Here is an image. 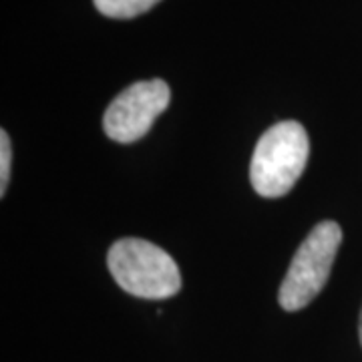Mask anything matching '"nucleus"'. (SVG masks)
<instances>
[{"mask_svg": "<svg viewBox=\"0 0 362 362\" xmlns=\"http://www.w3.org/2000/svg\"><path fill=\"white\" fill-rule=\"evenodd\" d=\"M310 153L308 133L298 121L272 125L259 137L250 163V180L262 197H282L306 168Z\"/></svg>", "mask_w": 362, "mask_h": 362, "instance_id": "obj_1", "label": "nucleus"}, {"mask_svg": "<svg viewBox=\"0 0 362 362\" xmlns=\"http://www.w3.org/2000/svg\"><path fill=\"white\" fill-rule=\"evenodd\" d=\"M107 266L117 284L127 294L145 300H165L181 288L175 259L151 242L125 238L115 242L107 254Z\"/></svg>", "mask_w": 362, "mask_h": 362, "instance_id": "obj_2", "label": "nucleus"}, {"mask_svg": "<svg viewBox=\"0 0 362 362\" xmlns=\"http://www.w3.org/2000/svg\"><path fill=\"white\" fill-rule=\"evenodd\" d=\"M340 242L342 230L337 221H320L312 228L294 254L284 282L280 286L278 302L284 310H302L320 294L330 278Z\"/></svg>", "mask_w": 362, "mask_h": 362, "instance_id": "obj_3", "label": "nucleus"}, {"mask_svg": "<svg viewBox=\"0 0 362 362\" xmlns=\"http://www.w3.org/2000/svg\"><path fill=\"white\" fill-rule=\"evenodd\" d=\"M171 90L161 78L139 81L119 93L103 115V129L117 143H135L147 135L169 107Z\"/></svg>", "mask_w": 362, "mask_h": 362, "instance_id": "obj_4", "label": "nucleus"}, {"mask_svg": "<svg viewBox=\"0 0 362 362\" xmlns=\"http://www.w3.org/2000/svg\"><path fill=\"white\" fill-rule=\"evenodd\" d=\"M97 11L109 18H133L147 13L161 0H93Z\"/></svg>", "mask_w": 362, "mask_h": 362, "instance_id": "obj_5", "label": "nucleus"}, {"mask_svg": "<svg viewBox=\"0 0 362 362\" xmlns=\"http://www.w3.org/2000/svg\"><path fill=\"white\" fill-rule=\"evenodd\" d=\"M11 161H13V149H11V139L8 133L0 131V195L6 194L8 180H11Z\"/></svg>", "mask_w": 362, "mask_h": 362, "instance_id": "obj_6", "label": "nucleus"}, {"mask_svg": "<svg viewBox=\"0 0 362 362\" xmlns=\"http://www.w3.org/2000/svg\"><path fill=\"white\" fill-rule=\"evenodd\" d=\"M358 334H361V344H362V310H361V322H358Z\"/></svg>", "mask_w": 362, "mask_h": 362, "instance_id": "obj_7", "label": "nucleus"}]
</instances>
